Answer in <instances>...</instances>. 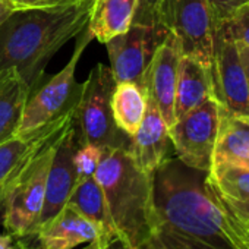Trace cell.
<instances>
[{
  "label": "cell",
  "mask_w": 249,
  "mask_h": 249,
  "mask_svg": "<svg viewBox=\"0 0 249 249\" xmlns=\"http://www.w3.org/2000/svg\"><path fill=\"white\" fill-rule=\"evenodd\" d=\"M151 178L153 223L144 249H249L208 172L169 157Z\"/></svg>",
  "instance_id": "cell-1"
},
{
  "label": "cell",
  "mask_w": 249,
  "mask_h": 249,
  "mask_svg": "<svg viewBox=\"0 0 249 249\" xmlns=\"http://www.w3.org/2000/svg\"><path fill=\"white\" fill-rule=\"evenodd\" d=\"M91 0L47 9L14 11L0 25V69L14 68L34 91L47 63L88 25Z\"/></svg>",
  "instance_id": "cell-2"
},
{
  "label": "cell",
  "mask_w": 249,
  "mask_h": 249,
  "mask_svg": "<svg viewBox=\"0 0 249 249\" xmlns=\"http://www.w3.org/2000/svg\"><path fill=\"white\" fill-rule=\"evenodd\" d=\"M113 224L128 249H144L153 223V178L132 159L129 150H103L95 172Z\"/></svg>",
  "instance_id": "cell-3"
},
{
  "label": "cell",
  "mask_w": 249,
  "mask_h": 249,
  "mask_svg": "<svg viewBox=\"0 0 249 249\" xmlns=\"http://www.w3.org/2000/svg\"><path fill=\"white\" fill-rule=\"evenodd\" d=\"M92 40L94 37L89 34L88 28H85L78 37L75 50L68 63L44 85L31 91L24 108L19 129L15 137L25 140L36 138L53 123L59 122L75 110L81 92V84H78L75 79L76 66Z\"/></svg>",
  "instance_id": "cell-4"
},
{
  "label": "cell",
  "mask_w": 249,
  "mask_h": 249,
  "mask_svg": "<svg viewBox=\"0 0 249 249\" xmlns=\"http://www.w3.org/2000/svg\"><path fill=\"white\" fill-rule=\"evenodd\" d=\"M68 123L56 129L44 141L6 192L2 202L5 207L3 226L11 236L24 237L37 233L53 153Z\"/></svg>",
  "instance_id": "cell-5"
},
{
  "label": "cell",
  "mask_w": 249,
  "mask_h": 249,
  "mask_svg": "<svg viewBox=\"0 0 249 249\" xmlns=\"http://www.w3.org/2000/svg\"><path fill=\"white\" fill-rule=\"evenodd\" d=\"M116 79L110 66L103 63L95 65L84 84L75 106L73 122L78 134V141L108 148L129 150L131 138L119 131L111 111V94Z\"/></svg>",
  "instance_id": "cell-6"
},
{
  "label": "cell",
  "mask_w": 249,
  "mask_h": 249,
  "mask_svg": "<svg viewBox=\"0 0 249 249\" xmlns=\"http://www.w3.org/2000/svg\"><path fill=\"white\" fill-rule=\"evenodd\" d=\"M157 18L178 38L183 56L213 68L217 21L208 0H160Z\"/></svg>",
  "instance_id": "cell-7"
},
{
  "label": "cell",
  "mask_w": 249,
  "mask_h": 249,
  "mask_svg": "<svg viewBox=\"0 0 249 249\" xmlns=\"http://www.w3.org/2000/svg\"><path fill=\"white\" fill-rule=\"evenodd\" d=\"M220 103L215 97H211L169 126L176 157L186 166L210 170L220 128Z\"/></svg>",
  "instance_id": "cell-8"
},
{
  "label": "cell",
  "mask_w": 249,
  "mask_h": 249,
  "mask_svg": "<svg viewBox=\"0 0 249 249\" xmlns=\"http://www.w3.org/2000/svg\"><path fill=\"white\" fill-rule=\"evenodd\" d=\"M167 34L169 31L161 24L142 25L132 22L124 33L104 43L116 82L131 81L142 87L148 63Z\"/></svg>",
  "instance_id": "cell-9"
},
{
  "label": "cell",
  "mask_w": 249,
  "mask_h": 249,
  "mask_svg": "<svg viewBox=\"0 0 249 249\" xmlns=\"http://www.w3.org/2000/svg\"><path fill=\"white\" fill-rule=\"evenodd\" d=\"M214 95L220 106L237 116L249 117V84L239 57L237 46L218 28L213 56Z\"/></svg>",
  "instance_id": "cell-10"
},
{
  "label": "cell",
  "mask_w": 249,
  "mask_h": 249,
  "mask_svg": "<svg viewBox=\"0 0 249 249\" xmlns=\"http://www.w3.org/2000/svg\"><path fill=\"white\" fill-rule=\"evenodd\" d=\"M78 134L75 128V122L71 120L66 128L62 131L49 170L47 183H46V195L43 211L38 221L37 231L50 223L66 205L72 195L73 188L78 183L75 166H73V154L78 147Z\"/></svg>",
  "instance_id": "cell-11"
},
{
  "label": "cell",
  "mask_w": 249,
  "mask_h": 249,
  "mask_svg": "<svg viewBox=\"0 0 249 249\" xmlns=\"http://www.w3.org/2000/svg\"><path fill=\"white\" fill-rule=\"evenodd\" d=\"M182 50L178 38L170 33L154 52L144 75V89L150 101L160 110L169 126L175 123V97Z\"/></svg>",
  "instance_id": "cell-12"
},
{
  "label": "cell",
  "mask_w": 249,
  "mask_h": 249,
  "mask_svg": "<svg viewBox=\"0 0 249 249\" xmlns=\"http://www.w3.org/2000/svg\"><path fill=\"white\" fill-rule=\"evenodd\" d=\"M170 148L172 141L169 135V124L156 104L148 100L145 116L137 134L131 138L129 153L145 173L153 175L160 164L169 159Z\"/></svg>",
  "instance_id": "cell-13"
},
{
  "label": "cell",
  "mask_w": 249,
  "mask_h": 249,
  "mask_svg": "<svg viewBox=\"0 0 249 249\" xmlns=\"http://www.w3.org/2000/svg\"><path fill=\"white\" fill-rule=\"evenodd\" d=\"M211 97H215L211 66L182 54L178 71L175 119H179Z\"/></svg>",
  "instance_id": "cell-14"
},
{
  "label": "cell",
  "mask_w": 249,
  "mask_h": 249,
  "mask_svg": "<svg viewBox=\"0 0 249 249\" xmlns=\"http://www.w3.org/2000/svg\"><path fill=\"white\" fill-rule=\"evenodd\" d=\"M36 234L41 249H73L91 243L97 236V230L88 218L66 205Z\"/></svg>",
  "instance_id": "cell-15"
},
{
  "label": "cell",
  "mask_w": 249,
  "mask_h": 249,
  "mask_svg": "<svg viewBox=\"0 0 249 249\" xmlns=\"http://www.w3.org/2000/svg\"><path fill=\"white\" fill-rule=\"evenodd\" d=\"M73 113L75 110L66 117L53 123L52 126L44 129L36 138L25 140L19 137H12L11 140L0 142V204L3 202L5 195L12 186L14 180L18 178V175L22 172L31 157L37 153V150L56 129H59L71 119H73Z\"/></svg>",
  "instance_id": "cell-16"
},
{
  "label": "cell",
  "mask_w": 249,
  "mask_h": 249,
  "mask_svg": "<svg viewBox=\"0 0 249 249\" xmlns=\"http://www.w3.org/2000/svg\"><path fill=\"white\" fill-rule=\"evenodd\" d=\"M221 107V106H220ZM213 163H230L249 169V117L220 110V128Z\"/></svg>",
  "instance_id": "cell-17"
},
{
  "label": "cell",
  "mask_w": 249,
  "mask_h": 249,
  "mask_svg": "<svg viewBox=\"0 0 249 249\" xmlns=\"http://www.w3.org/2000/svg\"><path fill=\"white\" fill-rule=\"evenodd\" d=\"M140 0H91L88 31L100 43L126 31L135 18Z\"/></svg>",
  "instance_id": "cell-18"
},
{
  "label": "cell",
  "mask_w": 249,
  "mask_h": 249,
  "mask_svg": "<svg viewBox=\"0 0 249 249\" xmlns=\"http://www.w3.org/2000/svg\"><path fill=\"white\" fill-rule=\"evenodd\" d=\"M31 88L14 68L0 69V142L17 135Z\"/></svg>",
  "instance_id": "cell-19"
},
{
  "label": "cell",
  "mask_w": 249,
  "mask_h": 249,
  "mask_svg": "<svg viewBox=\"0 0 249 249\" xmlns=\"http://www.w3.org/2000/svg\"><path fill=\"white\" fill-rule=\"evenodd\" d=\"M148 97L137 82H116L111 94V111L116 126L122 134L132 138L145 116Z\"/></svg>",
  "instance_id": "cell-20"
},
{
  "label": "cell",
  "mask_w": 249,
  "mask_h": 249,
  "mask_svg": "<svg viewBox=\"0 0 249 249\" xmlns=\"http://www.w3.org/2000/svg\"><path fill=\"white\" fill-rule=\"evenodd\" d=\"M208 179L215 192L226 199L249 198V169L230 163H213Z\"/></svg>",
  "instance_id": "cell-21"
},
{
  "label": "cell",
  "mask_w": 249,
  "mask_h": 249,
  "mask_svg": "<svg viewBox=\"0 0 249 249\" xmlns=\"http://www.w3.org/2000/svg\"><path fill=\"white\" fill-rule=\"evenodd\" d=\"M217 28L236 44L249 49V2L236 8L229 17L218 21Z\"/></svg>",
  "instance_id": "cell-22"
},
{
  "label": "cell",
  "mask_w": 249,
  "mask_h": 249,
  "mask_svg": "<svg viewBox=\"0 0 249 249\" xmlns=\"http://www.w3.org/2000/svg\"><path fill=\"white\" fill-rule=\"evenodd\" d=\"M103 150L94 144L81 142L78 144L73 154V166L76 172L78 182L95 175L97 167L101 161Z\"/></svg>",
  "instance_id": "cell-23"
},
{
  "label": "cell",
  "mask_w": 249,
  "mask_h": 249,
  "mask_svg": "<svg viewBox=\"0 0 249 249\" xmlns=\"http://www.w3.org/2000/svg\"><path fill=\"white\" fill-rule=\"evenodd\" d=\"M218 198L223 202V205H224L226 211L229 213L230 218L236 224L240 236H249V198L240 199V201L226 199V198H221L220 195H218Z\"/></svg>",
  "instance_id": "cell-24"
},
{
  "label": "cell",
  "mask_w": 249,
  "mask_h": 249,
  "mask_svg": "<svg viewBox=\"0 0 249 249\" xmlns=\"http://www.w3.org/2000/svg\"><path fill=\"white\" fill-rule=\"evenodd\" d=\"M12 11H30V9H47L57 6L78 5L84 0H5Z\"/></svg>",
  "instance_id": "cell-25"
},
{
  "label": "cell",
  "mask_w": 249,
  "mask_h": 249,
  "mask_svg": "<svg viewBox=\"0 0 249 249\" xmlns=\"http://www.w3.org/2000/svg\"><path fill=\"white\" fill-rule=\"evenodd\" d=\"M159 2H160V0H140L134 22L135 24H142V25L160 24L159 18H157Z\"/></svg>",
  "instance_id": "cell-26"
},
{
  "label": "cell",
  "mask_w": 249,
  "mask_h": 249,
  "mask_svg": "<svg viewBox=\"0 0 249 249\" xmlns=\"http://www.w3.org/2000/svg\"><path fill=\"white\" fill-rule=\"evenodd\" d=\"M215 21H221L226 17H229L236 8L242 6L243 3H248L249 0H208Z\"/></svg>",
  "instance_id": "cell-27"
},
{
  "label": "cell",
  "mask_w": 249,
  "mask_h": 249,
  "mask_svg": "<svg viewBox=\"0 0 249 249\" xmlns=\"http://www.w3.org/2000/svg\"><path fill=\"white\" fill-rule=\"evenodd\" d=\"M236 46H237L239 57H240V62L243 65V69H245V73H246V78H248V84H249V49L243 47L240 44H236Z\"/></svg>",
  "instance_id": "cell-28"
},
{
  "label": "cell",
  "mask_w": 249,
  "mask_h": 249,
  "mask_svg": "<svg viewBox=\"0 0 249 249\" xmlns=\"http://www.w3.org/2000/svg\"><path fill=\"white\" fill-rule=\"evenodd\" d=\"M14 11L8 6V3L5 2V0H0V25H2L5 22V19L12 14Z\"/></svg>",
  "instance_id": "cell-29"
},
{
  "label": "cell",
  "mask_w": 249,
  "mask_h": 249,
  "mask_svg": "<svg viewBox=\"0 0 249 249\" xmlns=\"http://www.w3.org/2000/svg\"><path fill=\"white\" fill-rule=\"evenodd\" d=\"M0 249H14L11 234H0Z\"/></svg>",
  "instance_id": "cell-30"
},
{
  "label": "cell",
  "mask_w": 249,
  "mask_h": 249,
  "mask_svg": "<svg viewBox=\"0 0 249 249\" xmlns=\"http://www.w3.org/2000/svg\"><path fill=\"white\" fill-rule=\"evenodd\" d=\"M243 237V240H245V243H246V246L249 248V236H242Z\"/></svg>",
  "instance_id": "cell-31"
}]
</instances>
